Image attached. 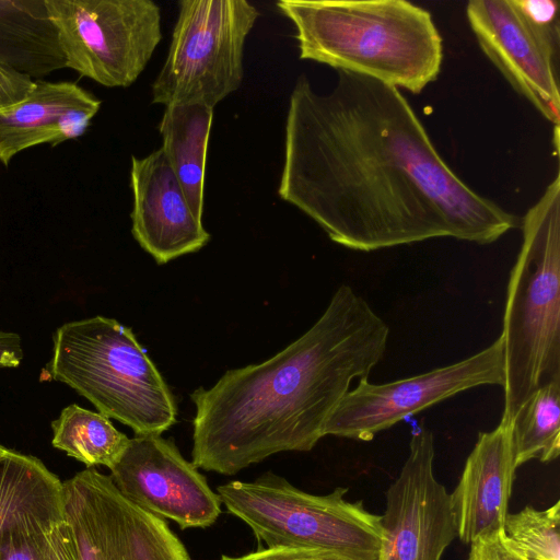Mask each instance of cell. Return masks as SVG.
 <instances>
[{
    "label": "cell",
    "instance_id": "cell-1",
    "mask_svg": "<svg viewBox=\"0 0 560 560\" xmlns=\"http://www.w3.org/2000/svg\"><path fill=\"white\" fill-rule=\"evenodd\" d=\"M278 195L360 252L438 237L485 245L521 224L452 171L400 90L341 70L327 93L298 78Z\"/></svg>",
    "mask_w": 560,
    "mask_h": 560
},
{
    "label": "cell",
    "instance_id": "cell-2",
    "mask_svg": "<svg viewBox=\"0 0 560 560\" xmlns=\"http://www.w3.org/2000/svg\"><path fill=\"white\" fill-rule=\"evenodd\" d=\"M388 336L371 305L339 285L315 324L280 352L190 394L192 464L232 476L277 453L311 451L351 382L382 360Z\"/></svg>",
    "mask_w": 560,
    "mask_h": 560
},
{
    "label": "cell",
    "instance_id": "cell-3",
    "mask_svg": "<svg viewBox=\"0 0 560 560\" xmlns=\"http://www.w3.org/2000/svg\"><path fill=\"white\" fill-rule=\"evenodd\" d=\"M294 24L300 58L419 94L443 62L432 14L406 0H280Z\"/></svg>",
    "mask_w": 560,
    "mask_h": 560
},
{
    "label": "cell",
    "instance_id": "cell-4",
    "mask_svg": "<svg viewBox=\"0 0 560 560\" xmlns=\"http://www.w3.org/2000/svg\"><path fill=\"white\" fill-rule=\"evenodd\" d=\"M500 335L504 348L502 422L540 386L560 381V174L521 220Z\"/></svg>",
    "mask_w": 560,
    "mask_h": 560
},
{
    "label": "cell",
    "instance_id": "cell-5",
    "mask_svg": "<svg viewBox=\"0 0 560 560\" xmlns=\"http://www.w3.org/2000/svg\"><path fill=\"white\" fill-rule=\"evenodd\" d=\"M52 342L40 380L67 384L136 435H161L176 422L174 396L129 327L95 316L63 324Z\"/></svg>",
    "mask_w": 560,
    "mask_h": 560
},
{
    "label": "cell",
    "instance_id": "cell-6",
    "mask_svg": "<svg viewBox=\"0 0 560 560\" xmlns=\"http://www.w3.org/2000/svg\"><path fill=\"white\" fill-rule=\"evenodd\" d=\"M338 487L325 495L307 493L271 471L253 481L234 480L217 488L222 504L246 523L268 548L317 550L343 560H380L381 515Z\"/></svg>",
    "mask_w": 560,
    "mask_h": 560
},
{
    "label": "cell",
    "instance_id": "cell-7",
    "mask_svg": "<svg viewBox=\"0 0 560 560\" xmlns=\"http://www.w3.org/2000/svg\"><path fill=\"white\" fill-rule=\"evenodd\" d=\"M258 10L246 0H182L152 103L214 106L243 81L244 45Z\"/></svg>",
    "mask_w": 560,
    "mask_h": 560
},
{
    "label": "cell",
    "instance_id": "cell-8",
    "mask_svg": "<svg viewBox=\"0 0 560 560\" xmlns=\"http://www.w3.org/2000/svg\"><path fill=\"white\" fill-rule=\"evenodd\" d=\"M66 68L107 88H127L162 39L161 9L151 0H45Z\"/></svg>",
    "mask_w": 560,
    "mask_h": 560
},
{
    "label": "cell",
    "instance_id": "cell-9",
    "mask_svg": "<svg viewBox=\"0 0 560 560\" xmlns=\"http://www.w3.org/2000/svg\"><path fill=\"white\" fill-rule=\"evenodd\" d=\"M62 499L79 560H191L166 521L125 498L109 475L77 472L62 481Z\"/></svg>",
    "mask_w": 560,
    "mask_h": 560
},
{
    "label": "cell",
    "instance_id": "cell-10",
    "mask_svg": "<svg viewBox=\"0 0 560 560\" xmlns=\"http://www.w3.org/2000/svg\"><path fill=\"white\" fill-rule=\"evenodd\" d=\"M504 384V348L499 336L490 346L462 361L385 384L359 380L326 422L325 435L371 441L406 417L458 393Z\"/></svg>",
    "mask_w": 560,
    "mask_h": 560
},
{
    "label": "cell",
    "instance_id": "cell-11",
    "mask_svg": "<svg viewBox=\"0 0 560 560\" xmlns=\"http://www.w3.org/2000/svg\"><path fill=\"white\" fill-rule=\"evenodd\" d=\"M434 456L433 434L421 427L385 493L380 560H441L457 537L450 493L434 475Z\"/></svg>",
    "mask_w": 560,
    "mask_h": 560
},
{
    "label": "cell",
    "instance_id": "cell-12",
    "mask_svg": "<svg viewBox=\"0 0 560 560\" xmlns=\"http://www.w3.org/2000/svg\"><path fill=\"white\" fill-rule=\"evenodd\" d=\"M173 440L136 435L109 469L118 491L145 512L186 528H206L221 514L222 502L206 477Z\"/></svg>",
    "mask_w": 560,
    "mask_h": 560
},
{
    "label": "cell",
    "instance_id": "cell-13",
    "mask_svg": "<svg viewBox=\"0 0 560 560\" xmlns=\"http://www.w3.org/2000/svg\"><path fill=\"white\" fill-rule=\"evenodd\" d=\"M466 16L479 47L510 85L559 127L560 58L533 33L512 0H470Z\"/></svg>",
    "mask_w": 560,
    "mask_h": 560
},
{
    "label": "cell",
    "instance_id": "cell-14",
    "mask_svg": "<svg viewBox=\"0 0 560 560\" xmlns=\"http://www.w3.org/2000/svg\"><path fill=\"white\" fill-rule=\"evenodd\" d=\"M130 187L131 233L156 264L198 252L209 242L162 148L141 159L132 156Z\"/></svg>",
    "mask_w": 560,
    "mask_h": 560
},
{
    "label": "cell",
    "instance_id": "cell-15",
    "mask_svg": "<svg viewBox=\"0 0 560 560\" xmlns=\"http://www.w3.org/2000/svg\"><path fill=\"white\" fill-rule=\"evenodd\" d=\"M517 467L511 424L479 432L454 491L450 493L457 537L470 545L503 529Z\"/></svg>",
    "mask_w": 560,
    "mask_h": 560
},
{
    "label": "cell",
    "instance_id": "cell-16",
    "mask_svg": "<svg viewBox=\"0 0 560 560\" xmlns=\"http://www.w3.org/2000/svg\"><path fill=\"white\" fill-rule=\"evenodd\" d=\"M101 101L72 82L35 80L23 100L0 107V162L40 143L55 147L81 137Z\"/></svg>",
    "mask_w": 560,
    "mask_h": 560
},
{
    "label": "cell",
    "instance_id": "cell-17",
    "mask_svg": "<svg viewBox=\"0 0 560 560\" xmlns=\"http://www.w3.org/2000/svg\"><path fill=\"white\" fill-rule=\"evenodd\" d=\"M0 66L31 80L66 68L45 0H0Z\"/></svg>",
    "mask_w": 560,
    "mask_h": 560
},
{
    "label": "cell",
    "instance_id": "cell-18",
    "mask_svg": "<svg viewBox=\"0 0 560 560\" xmlns=\"http://www.w3.org/2000/svg\"><path fill=\"white\" fill-rule=\"evenodd\" d=\"M213 108L203 104L165 107L159 124L162 149L195 215L202 220L207 150Z\"/></svg>",
    "mask_w": 560,
    "mask_h": 560
},
{
    "label": "cell",
    "instance_id": "cell-19",
    "mask_svg": "<svg viewBox=\"0 0 560 560\" xmlns=\"http://www.w3.org/2000/svg\"><path fill=\"white\" fill-rule=\"evenodd\" d=\"M62 513V481L37 457L8 450L0 458V539L20 522Z\"/></svg>",
    "mask_w": 560,
    "mask_h": 560
},
{
    "label": "cell",
    "instance_id": "cell-20",
    "mask_svg": "<svg viewBox=\"0 0 560 560\" xmlns=\"http://www.w3.org/2000/svg\"><path fill=\"white\" fill-rule=\"evenodd\" d=\"M54 447L83 463L86 468L110 469L121 457L130 438L118 431L109 418L75 404L63 408L51 422Z\"/></svg>",
    "mask_w": 560,
    "mask_h": 560
},
{
    "label": "cell",
    "instance_id": "cell-21",
    "mask_svg": "<svg viewBox=\"0 0 560 560\" xmlns=\"http://www.w3.org/2000/svg\"><path fill=\"white\" fill-rule=\"evenodd\" d=\"M560 381L535 390L511 421V439L516 467L537 459L555 460L560 453Z\"/></svg>",
    "mask_w": 560,
    "mask_h": 560
},
{
    "label": "cell",
    "instance_id": "cell-22",
    "mask_svg": "<svg viewBox=\"0 0 560 560\" xmlns=\"http://www.w3.org/2000/svg\"><path fill=\"white\" fill-rule=\"evenodd\" d=\"M0 560H79L65 513L28 518L7 529L0 539Z\"/></svg>",
    "mask_w": 560,
    "mask_h": 560
},
{
    "label": "cell",
    "instance_id": "cell-23",
    "mask_svg": "<svg viewBox=\"0 0 560 560\" xmlns=\"http://www.w3.org/2000/svg\"><path fill=\"white\" fill-rule=\"evenodd\" d=\"M503 533L528 560H560V501L546 510L528 505L508 513Z\"/></svg>",
    "mask_w": 560,
    "mask_h": 560
},
{
    "label": "cell",
    "instance_id": "cell-24",
    "mask_svg": "<svg viewBox=\"0 0 560 560\" xmlns=\"http://www.w3.org/2000/svg\"><path fill=\"white\" fill-rule=\"evenodd\" d=\"M533 33L560 58L559 2L556 0H512Z\"/></svg>",
    "mask_w": 560,
    "mask_h": 560
},
{
    "label": "cell",
    "instance_id": "cell-25",
    "mask_svg": "<svg viewBox=\"0 0 560 560\" xmlns=\"http://www.w3.org/2000/svg\"><path fill=\"white\" fill-rule=\"evenodd\" d=\"M466 560H528L505 536L503 529L470 544Z\"/></svg>",
    "mask_w": 560,
    "mask_h": 560
},
{
    "label": "cell",
    "instance_id": "cell-26",
    "mask_svg": "<svg viewBox=\"0 0 560 560\" xmlns=\"http://www.w3.org/2000/svg\"><path fill=\"white\" fill-rule=\"evenodd\" d=\"M322 555L327 552L290 547H266L240 557L223 555L221 560H314Z\"/></svg>",
    "mask_w": 560,
    "mask_h": 560
},
{
    "label": "cell",
    "instance_id": "cell-27",
    "mask_svg": "<svg viewBox=\"0 0 560 560\" xmlns=\"http://www.w3.org/2000/svg\"><path fill=\"white\" fill-rule=\"evenodd\" d=\"M34 80L0 66V107L24 98L34 85Z\"/></svg>",
    "mask_w": 560,
    "mask_h": 560
},
{
    "label": "cell",
    "instance_id": "cell-28",
    "mask_svg": "<svg viewBox=\"0 0 560 560\" xmlns=\"http://www.w3.org/2000/svg\"><path fill=\"white\" fill-rule=\"evenodd\" d=\"M22 359L23 350L20 336L0 330V369L16 368Z\"/></svg>",
    "mask_w": 560,
    "mask_h": 560
},
{
    "label": "cell",
    "instance_id": "cell-29",
    "mask_svg": "<svg viewBox=\"0 0 560 560\" xmlns=\"http://www.w3.org/2000/svg\"><path fill=\"white\" fill-rule=\"evenodd\" d=\"M314 560H342V559H340V558H338V557H336L334 555H328L327 553V555H322V556L315 558Z\"/></svg>",
    "mask_w": 560,
    "mask_h": 560
},
{
    "label": "cell",
    "instance_id": "cell-30",
    "mask_svg": "<svg viewBox=\"0 0 560 560\" xmlns=\"http://www.w3.org/2000/svg\"><path fill=\"white\" fill-rule=\"evenodd\" d=\"M9 448L4 447L2 444H0V458L7 453Z\"/></svg>",
    "mask_w": 560,
    "mask_h": 560
}]
</instances>
